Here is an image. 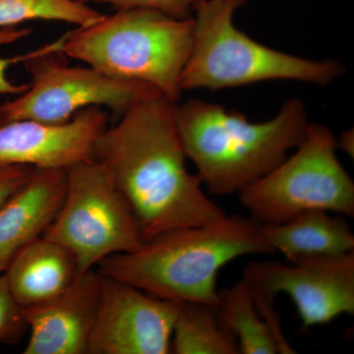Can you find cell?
<instances>
[{
    "mask_svg": "<svg viewBox=\"0 0 354 354\" xmlns=\"http://www.w3.org/2000/svg\"><path fill=\"white\" fill-rule=\"evenodd\" d=\"M171 353L241 354L239 344L218 322L216 306L201 302L178 304Z\"/></svg>",
    "mask_w": 354,
    "mask_h": 354,
    "instance_id": "e0dca14e",
    "label": "cell"
},
{
    "mask_svg": "<svg viewBox=\"0 0 354 354\" xmlns=\"http://www.w3.org/2000/svg\"><path fill=\"white\" fill-rule=\"evenodd\" d=\"M27 329L23 309L9 290L3 272H0V344H16Z\"/></svg>",
    "mask_w": 354,
    "mask_h": 354,
    "instance_id": "d6986e66",
    "label": "cell"
},
{
    "mask_svg": "<svg viewBox=\"0 0 354 354\" xmlns=\"http://www.w3.org/2000/svg\"><path fill=\"white\" fill-rule=\"evenodd\" d=\"M323 209L307 211L278 225H262V234L274 253L288 263L318 255L354 251V235L346 216Z\"/></svg>",
    "mask_w": 354,
    "mask_h": 354,
    "instance_id": "9a60e30c",
    "label": "cell"
},
{
    "mask_svg": "<svg viewBox=\"0 0 354 354\" xmlns=\"http://www.w3.org/2000/svg\"><path fill=\"white\" fill-rule=\"evenodd\" d=\"M193 34V17L179 19L150 9H127L66 32L60 50L104 75L150 84L177 104Z\"/></svg>",
    "mask_w": 354,
    "mask_h": 354,
    "instance_id": "277c9868",
    "label": "cell"
},
{
    "mask_svg": "<svg viewBox=\"0 0 354 354\" xmlns=\"http://www.w3.org/2000/svg\"><path fill=\"white\" fill-rule=\"evenodd\" d=\"M102 274L88 354H167L178 304Z\"/></svg>",
    "mask_w": 354,
    "mask_h": 354,
    "instance_id": "30bf717a",
    "label": "cell"
},
{
    "mask_svg": "<svg viewBox=\"0 0 354 354\" xmlns=\"http://www.w3.org/2000/svg\"><path fill=\"white\" fill-rule=\"evenodd\" d=\"M108 123L104 108L91 106L62 124L17 120L0 125V165L67 169L92 160Z\"/></svg>",
    "mask_w": 354,
    "mask_h": 354,
    "instance_id": "8fae6325",
    "label": "cell"
},
{
    "mask_svg": "<svg viewBox=\"0 0 354 354\" xmlns=\"http://www.w3.org/2000/svg\"><path fill=\"white\" fill-rule=\"evenodd\" d=\"M66 186V169L35 167L0 207V272L21 249L44 236L64 204Z\"/></svg>",
    "mask_w": 354,
    "mask_h": 354,
    "instance_id": "4fadbf2b",
    "label": "cell"
},
{
    "mask_svg": "<svg viewBox=\"0 0 354 354\" xmlns=\"http://www.w3.org/2000/svg\"><path fill=\"white\" fill-rule=\"evenodd\" d=\"M337 146L342 148L348 156L353 158L354 135L353 130H348L342 133L341 138L337 139Z\"/></svg>",
    "mask_w": 354,
    "mask_h": 354,
    "instance_id": "603a6c76",
    "label": "cell"
},
{
    "mask_svg": "<svg viewBox=\"0 0 354 354\" xmlns=\"http://www.w3.org/2000/svg\"><path fill=\"white\" fill-rule=\"evenodd\" d=\"M176 121L186 157L203 185L218 196L241 192L274 169L301 144L309 125L305 104L297 97L259 123L221 104L189 100L176 104Z\"/></svg>",
    "mask_w": 354,
    "mask_h": 354,
    "instance_id": "3957f363",
    "label": "cell"
},
{
    "mask_svg": "<svg viewBox=\"0 0 354 354\" xmlns=\"http://www.w3.org/2000/svg\"><path fill=\"white\" fill-rule=\"evenodd\" d=\"M218 322L239 344L241 354H283L276 335L261 315L250 288L243 279L218 290Z\"/></svg>",
    "mask_w": 354,
    "mask_h": 354,
    "instance_id": "2e32d148",
    "label": "cell"
},
{
    "mask_svg": "<svg viewBox=\"0 0 354 354\" xmlns=\"http://www.w3.org/2000/svg\"><path fill=\"white\" fill-rule=\"evenodd\" d=\"M247 0H201L194 7L193 46L181 90L216 91L271 80L330 85L344 74L335 59L311 60L268 48L235 27Z\"/></svg>",
    "mask_w": 354,
    "mask_h": 354,
    "instance_id": "5b68a950",
    "label": "cell"
},
{
    "mask_svg": "<svg viewBox=\"0 0 354 354\" xmlns=\"http://www.w3.org/2000/svg\"><path fill=\"white\" fill-rule=\"evenodd\" d=\"M64 204L44 234L75 256L80 274L116 254L145 243L131 205L100 162L83 160L67 167Z\"/></svg>",
    "mask_w": 354,
    "mask_h": 354,
    "instance_id": "ba28073f",
    "label": "cell"
},
{
    "mask_svg": "<svg viewBox=\"0 0 354 354\" xmlns=\"http://www.w3.org/2000/svg\"><path fill=\"white\" fill-rule=\"evenodd\" d=\"M329 128L309 123L297 152L239 192L241 206L261 225H278L313 209L353 218L354 183L337 156Z\"/></svg>",
    "mask_w": 354,
    "mask_h": 354,
    "instance_id": "8992f818",
    "label": "cell"
},
{
    "mask_svg": "<svg viewBox=\"0 0 354 354\" xmlns=\"http://www.w3.org/2000/svg\"><path fill=\"white\" fill-rule=\"evenodd\" d=\"M252 254H274L263 237L262 225L250 216L227 215L208 225L156 235L134 252L102 261L97 270L174 304L216 306L221 268Z\"/></svg>",
    "mask_w": 354,
    "mask_h": 354,
    "instance_id": "7a4b0ae2",
    "label": "cell"
},
{
    "mask_svg": "<svg viewBox=\"0 0 354 354\" xmlns=\"http://www.w3.org/2000/svg\"><path fill=\"white\" fill-rule=\"evenodd\" d=\"M176 106L162 95L137 102L104 129L93 151L131 205L144 241L227 216L186 167Z\"/></svg>",
    "mask_w": 354,
    "mask_h": 354,
    "instance_id": "6da1fadb",
    "label": "cell"
},
{
    "mask_svg": "<svg viewBox=\"0 0 354 354\" xmlns=\"http://www.w3.org/2000/svg\"><path fill=\"white\" fill-rule=\"evenodd\" d=\"M102 17L82 0H0V28L18 27L37 20L86 27Z\"/></svg>",
    "mask_w": 354,
    "mask_h": 354,
    "instance_id": "ac0fdd59",
    "label": "cell"
},
{
    "mask_svg": "<svg viewBox=\"0 0 354 354\" xmlns=\"http://www.w3.org/2000/svg\"><path fill=\"white\" fill-rule=\"evenodd\" d=\"M29 28H0V46L17 43L31 34ZM32 51L12 57H0V95H19L27 90L29 84H16L9 80L7 70L13 65L23 64Z\"/></svg>",
    "mask_w": 354,
    "mask_h": 354,
    "instance_id": "44dd1931",
    "label": "cell"
},
{
    "mask_svg": "<svg viewBox=\"0 0 354 354\" xmlns=\"http://www.w3.org/2000/svg\"><path fill=\"white\" fill-rule=\"evenodd\" d=\"M242 279L261 315L278 337H283L274 308L279 293L291 298L304 329L354 314V251L311 256L288 264L256 261L246 266Z\"/></svg>",
    "mask_w": 354,
    "mask_h": 354,
    "instance_id": "9c48e42d",
    "label": "cell"
},
{
    "mask_svg": "<svg viewBox=\"0 0 354 354\" xmlns=\"http://www.w3.org/2000/svg\"><path fill=\"white\" fill-rule=\"evenodd\" d=\"M3 274L23 310L59 297L81 276L71 251L44 236L21 249Z\"/></svg>",
    "mask_w": 354,
    "mask_h": 354,
    "instance_id": "5bb4252c",
    "label": "cell"
},
{
    "mask_svg": "<svg viewBox=\"0 0 354 354\" xmlns=\"http://www.w3.org/2000/svg\"><path fill=\"white\" fill-rule=\"evenodd\" d=\"M34 169L29 165H0V207L27 183Z\"/></svg>",
    "mask_w": 354,
    "mask_h": 354,
    "instance_id": "7402d4cb",
    "label": "cell"
},
{
    "mask_svg": "<svg viewBox=\"0 0 354 354\" xmlns=\"http://www.w3.org/2000/svg\"><path fill=\"white\" fill-rule=\"evenodd\" d=\"M101 285V272L92 269L59 297L23 310L30 330L24 353L88 354Z\"/></svg>",
    "mask_w": 354,
    "mask_h": 354,
    "instance_id": "7c38bea8",
    "label": "cell"
},
{
    "mask_svg": "<svg viewBox=\"0 0 354 354\" xmlns=\"http://www.w3.org/2000/svg\"><path fill=\"white\" fill-rule=\"evenodd\" d=\"M62 44V37L32 50L23 62L31 83L15 99L0 104V125L17 120L62 124L91 106L109 109L120 118L137 102L162 95L150 84L113 78L90 66H69Z\"/></svg>",
    "mask_w": 354,
    "mask_h": 354,
    "instance_id": "52a82bcc",
    "label": "cell"
},
{
    "mask_svg": "<svg viewBox=\"0 0 354 354\" xmlns=\"http://www.w3.org/2000/svg\"><path fill=\"white\" fill-rule=\"evenodd\" d=\"M86 2L109 4L115 10L127 9H150L179 18L187 19L193 17V10L201 0H82Z\"/></svg>",
    "mask_w": 354,
    "mask_h": 354,
    "instance_id": "ffe728a7",
    "label": "cell"
}]
</instances>
